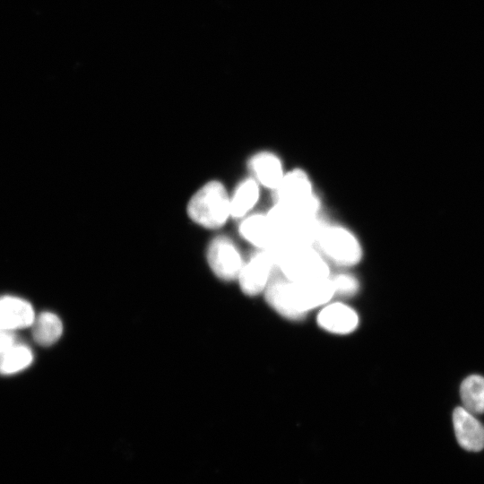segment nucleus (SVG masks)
Masks as SVG:
<instances>
[{
  "mask_svg": "<svg viewBox=\"0 0 484 484\" xmlns=\"http://www.w3.org/2000/svg\"><path fill=\"white\" fill-rule=\"evenodd\" d=\"M275 268L277 269L274 253L258 249L245 262L238 278L243 292L255 296L264 291Z\"/></svg>",
  "mask_w": 484,
  "mask_h": 484,
  "instance_id": "423d86ee",
  "label": "nucleus"
},
{
  "mask_svg": "<svg viewBox=\"0 0 484 484\" xmlns=\"http://www.w3.org/2000/svg\"><path fill=\"white\" fill-rule=\"evenodd\" d=\"M272 195L274 203L294 214L319 216L320 200L314 192L310 177L300 169L286 172L280 185L272 191Z\"/></svg>",
  "mask_w": 484,
  "mask_h": 484,
  "instance_id": "7ed1b4c3",
  "label": "nucleus"
},
{
  "mask_svg": "<svg viewBox=\"0 0 484 484\" xmlns=\"http://www.w3.org/2000/svg\"><path fill=\"white\" fill-rule=\"evenodd\" d=\"M36 315L27 300L13 297H0V327L15 331L32 325Z\"/></svg>",
  "mask_w": 484,
  "mask_h": 484,
  "instance_id": "9b49d317",
  "label": "nucleus"
},
{
  "mask_svg": "<svg viewBox=\"0 0 484 484\" xmlns=\"http://www.w3.org/2000/svg\"><path fill=\"white\" fill-rule=\"evenodd\" d=\"M18 342L14 331L0 327V350L11 348Z\"/></svg>",
  "mask_w": 484,
  "mask_h": 484,
  "instance_id": "a211bd4d",
  "label": "nucleus"
},
{
  "mask_svg": "<svg viewBox=\"0 0 484 484\" xmlns=\"http://www.w3.org/2000/svg\"><path fill=\"white\" fill-rule=\"evenodd\" d=\"M187 212L199 225L208 229L220 228L231 216L230 196L220 182L211 181L191 198Z\"/></svg>",
  "mask_w": 484,
  "mask_h": 484,
  "instance_id": "20e7f679",
  "label": "nucleus"
},
{
  "mask_svg": "<svg viewBox=\"0 0 484 484\" xmlns=\"http://www.w3.org/2000/svg\"><path fill=\"white\" fill-rule=\"evenodd\" d=\"M32 327L34 341L42 346H49L56 342L63 333L61 319L54 313L42 312L35 317Z\"/></svg>",
  "mask_w": 484,
  "mask_h": 484,
  "instance_id": "4468645a",
  "label": "nucleus"
},
{
  "mask_svg": "<svg viewBox=\"0 0 484 484\" xmlns=\"http://www.w3.org/2000/svg\"><path fill=\"white\" fill-rule=\"evenodd\" d=\"M317 323L323 329L333 333L347 334L357 328L359 317L350 307L341 303H333L319 312Z\"/></svg>",
  "mask_w": 484,
  "mask_h": 484,
  "instance_id": "f8f14e48",
  "label": "nucleus"
},
{
  "mask_svg": "<svg viewBox=\"0 0 484 484\" xmlns=\"http://www.w3.org/2000/svg\"><path fill=\"white\" fill-rule=\"evenodd\" d=\"M33 361L30 347L21 342L0 350V374L12 375L27 368Z\"/></svg>",
  "mask_w": 484,
  "mask_h": 484,
  "instance_id": "dca6fc26",
  "label": "nucleus"
},
{
  "mask_svg": "<svg viewBox=\"0 0 484 484\" xmlns=\"http://www.w3.org/2000/svg\"><path fill=\"white\" fill-rule=\"evenodd\" d=\"M264 293L268 304L290 319L304 317L335 294L330 277L314 282H294L283 276L272 277Z\"/></svg>",
  "mask_w": 484,
  "mask_h": 484,
  "instance_id": "f257e3e1",
  "label": "nucleus"
},
{
  "mask_svg": "<svg viewBox=\"0 0 484 484\" xmlns=\"http://www.w3.org/2000/svg\"><path fill=\"white\" fill-rule=\"evenodd\" d=\"M248 169L256 182L263 187L274 191L286 172L281 159L273 152L262 151L248 160Z\"/></svg>",
  "mask_w": 484,
  "mask_h": 484,
  "instance_id": "9d476101",
  "label": "nucleus"
},
{
  "mask_svg": "<svg viewBox=\"0 0 484 484\" xmlns=\"http://www.w3.org/2000/svg\"><path fill=\"white\" fill-rule=\"evenodd\" d=\"M330 280L335 294L350 296L355 294L359 289L357 279L348 273H338L333 276L330 275Z\"/></svg>",
  "mask_w": 484,
  "mask_h": 484,
  "instance_id": "f3484780",
  "label": "nucleus"
},
{
  "mask_svg": "<svg viewBox=\"0 0 484 484\" xmlns=\"http://www.w3.org/2000/svg\"><path fill=\"white\" fill-rule=\"evenodd\" d=\"M241 237L260 250L277 251L283 242L267 213H251L243 218L238 228Z\"/></svg>",
  "mask_w": 484,
  "mask_h": 484,
  "instance_id": "6e6552de",
  "label": "nucleus"
},
{
  "mask_svg": "<svg viewBox=\"0 0 484 484\" xmlns=\"http://www.w3.org/2000/svg\"><path fill=\"white\" fill-rule=\"evenodd\" d=\"M260 186L252 177L239 183L230 197L231 217L243 219L251 214L260 197Z\"/></svg>",
  "mask_w": 484,
  "mask_h": 484,
  "instance_id": "ddd939ff",
  "label": "nucleus"
},
{
  "mask_svg": "<svg viewBox=\"0 0 484 484\" xmlns=\"http://www.w3.org/2000/svg\"><path fill=\"white\" fill-rule=\"evenodd\" d=\"M453 425L458 444L465 450L479 452L484 448V426L463 407L453 412Z\"/></svg>",
  "mask_w": 484,
  "mask_h": 484,
  "instance_id": "1a4fd4ad",
  "label": "nucleus"
},
{
  "mask_svg": "<svg viewBox=\"0 0 484 484\" xmlns=\"http://www.w3.org/2000/svg\"><path fill=\"white\" fill-rule=\"evenodd\" d=\"M207 261L214 274L224 281L238 279L245 264L236 244L224 236L211 242Z\"/></svg>",
  "mask_w": 484,
  "mask_h": 484,
  "instance_id": "0eeeda50",
  "label": "nucleus"
},
{
  "mask_svg": "<svg viewBox=\"0 0 484 484\" xmlns=\"http://www.w3.org/2000/svg\"><path fill=\"white\" fill-rule=\"evenodd\" d=\"M462 407L472 414L484 413V377L471 375L460 386Z\"/></svg>",
  "mask_w": 484,
  "mask_h": 484,
  "instance_id": "2eb2a0df",
  "label": "nucleus"
},
{
  "mask_svg": "<svg viewBox=\"0 0 484 484\" xmlns=\"http://www.w3.org/2000/svg\"><path fill=\"white\" fill-rule=\"evenodd\" d=\"M315 247L328 261L340 266L357 264L362 257V247L357 237L341 225L324 224Z\"/></svg>",
  "mask_w": 484,
  "mask_h": 484,
  "instance_id": "39448f33",
  "label": "nucleus"
},
{
  "mask_svg": "<svg viewBox=\"0 0 484 484\" xmlns=\"http://www.w3.org/2000/svg\"><path fill=\"white\" fill-rule=\"evenodd\" d=\"M277 269L294 282H314L330 277L327 260L311 246H284L273 252Z\"/></svg>",
  "mask_w": 484,
  "mask_h": 484,
  "instance_id": "f03ea898",
  "label": "nucleus"
}]
</instances>
